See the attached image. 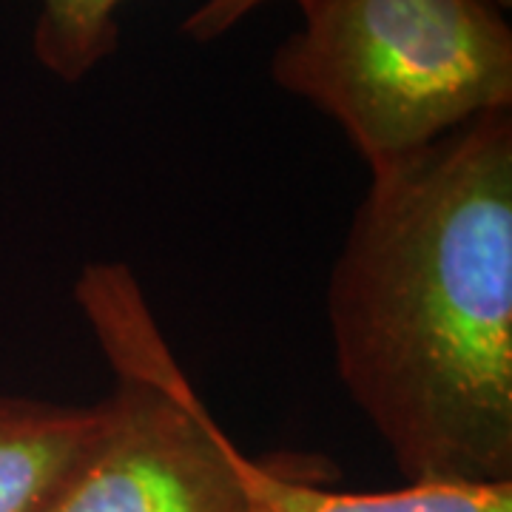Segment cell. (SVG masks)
Here are the masks:
<instances>
[{
    "instance_id": "6",
    "label": "cell",
    "mask_w": 512,
    "mask_h": 512,
    "mask_svg": "<svg viewBox=\"0 0 512 512\" xmlns=\"http://www.w3.org/2000/svg\"><path fill=\"white\" fill-rule=\"evenodd\" d=\"M274 0H205L183 20L180 32L197 43H211L228 35L239 20H245L259 6ZM299 12L311 0H291ZM123 0H40V15L35 20L37 63L60 77L63 83H77L94 72L106 57L120 46L117 9Z\"/></svg>"
},
{
    "instance_id": "5",
    "label": "cell",
    "mask_w": 512,
    "mask_h": 512,
    "mask_svg": "<svg viewBox=\"0 0 512 512\" xmlns=\"http://www.w3.org/2000/svg\"><path fill=\"white\" fill-rule=\"evenodd\" d=\"M103 421L92 407L0 396V512H40Z\"/></svg>"
},
{
    "instance_id": "7",
    "label": "cell",
    "mask_w": 512,
    "mask_h": 512,
    "mask_svg": "<svg viewBox=\"0 0 512 512\" xmlns=\"http://www.w3.org/2000/svg\"><path fill=\"white\" fill-rule=\"evenodd\" d=\"M493 3L495 9H501V12H510V6H512V0H490Z\"/></svg>"
},
{
    "instance_id": "4",
    "label": "cell",
    "mask_w": 512,
    "mask_h": 512,
    "mask_svg": "<svg viewBox=\"0 0 512 512\" xmlns=\"http://www.w3.org/2000/svg\"><path fill=\"white\" fill-rule=\"evenodd\" d=\"M322 456L242 458L248 512H512V484H404L387 493L330 490Z\"/></svg>"
},
{
    "instance_id": "2",
    "label": "cell",
    "mask_w": 512,
    "mask_h": 512,
    "mask_svg": "<svg viewBox=\"0 0 512 512\" xmlns=\"http://www.w3.org/2000/svg\"><path fill=\"white\" fill-rule=\"evenodd\" d=\"M271 80L345 131L370 171L512 106V29L490 0H311Z\"/></svg>"
},
{
    "instance_id": "1",
    "label": "cell",
    "mask_w": 512,
    "mask_h": 512,
    "mask_svg": "<svg viewBox=\"0 0 512 512\" xmlns=\"http://www.w3.org/2000/svg\"><path fill=\"white\" fill-rule=\"evenodd\" d=\"M328 319L404 484H512L510 109L370 171Z\"/></svg>"
},
{
    "instance_id": "3",
    "label": "cell",
    "mask_w": 512,
    "mask_h": 512,
    "mask_svg": "<svg viewBox=\"0 0 512 512\" xmlns=\"http://www.w3.org/2000/svg\"><path fill=\"white\" fill-rule=\"evenodd\" d=\"M74 299L111 367L103 421L40 512H248L242 458L183 373L123 262H94Z\"/></svg>"
}]
</instances>
